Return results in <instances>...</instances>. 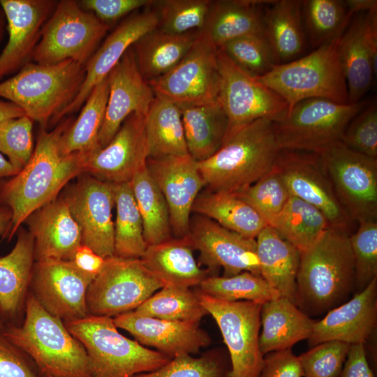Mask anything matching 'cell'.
Returning <instances> with one entry per match:
<instances>
[{"label": "cell", "instance_id": "1", "mask_svg": "<svg viewBox=\"0 0 377 377\" xmlns=\"http://www.w3.org/2000/svg\"><path fill=\"white\" fill-rule=\"evenodd\" d=\"M64 119L52 131L41 128L31 158L17 175L3 184L0 200L12 212L10 239L36 210L58 198L61 190L83 174L82 152L63 156L59 140L73 122Z\"/></svg>", "mask_w": 377, "mask_h": 377}, {"label": "cell", "instance_id": "2", "mask_svg": "<svg viewBox=\"0 0 377 377\" xmlns=\"http://www.w3.org/2000/svg\"><path fill=\"white\" fill-rule=\"evenodd\" d=\"M297 306L310 316L338 306L355 290V268L348 231L330 227L300 253Z\"/></svg>", "mask_w": 377, "mask_h": 377}, {"label": "cell", "instance_id": "3", "mask_svg": "<svg viewBox=\"0 0 377 377\" xmlns=\"http://www.w3.org/2000/svg\"><path fill=\"white\" fill-rule=\"evenodd\" d=\"M1 332L33 360L43 376L91 377L84 346L32 293L26 299L23 324L9 325Z\"/></svg>", "mask_w": 377, "mask_h": 377}, {"label": "cell", "instance_id": "4", "mask_svg": "<svg viewBox=\"0 0 377 377\" xmlns=\"http://www.w3.org/2000/svg\"><path fill=\"white\" fill-rule=\"evenodd\" d=\"M280 151L273 121L260 119L228 135L221 148L198 162V167L208 190L237 193L269 172Z\"/></svg>", "mask_w": 377, "mask_h": 377}, {"label": "cell", "instance_id": "5", "mask_svg": "<svg viewBox=\"0 0 377 377\" xmlns=\"http://www.w3.org/2000/svg\"><path fill=\"white\" fill-rule=\"evenodd\" d=\"M85 75V66L71 59L51 65L29 62L0 82V97L45 128L77 96Z\"/></svg>", "mask_w": 377, "mask_h": 377}, {"label": "cell", "instance_id": "6", "mask_svg": "<svg viewBox=\"0 0 377 377\" xmlns=\"http://www.w3.org/2000/svg\"><path fill=\"white\" fill-rule=\"evenodd\" d=\"M64 323L85 348L91 377H133L154 371L170 360L122 335L112 317L88 315Z\"/></svg>", "mask_w": 377, "mask_h": 377}, {"label": "cell", "instance_id": "7", "mask_svg": "<svg viewBox=\"0 0 377 377\" xmlns=\"http://www.w3.org/2000/svg\"><path fill=\"white\" fill-rule=\"evenodd\" d=\"M340 37L310 54L275 65L267 73L256 77L282 98L288 111L298 102L325 98L348 103V88L339 54Z\"/></svg>", "mask_w": 377, "mask_h": 377}, {"label": "cell", "instance_id": "8", "mask_svg": "<svg viewBox=\"0 0 377 377\" xmlns=\"http://www.w3.org/2000/svg\"><path fill=\"white\" fill-rule=\"evenodd\" d=\"M367 104L364 100L355 103L318 98L301 101L273 122L276 143L281 150L318 154L341 141L348 124Z\"/></svg>", "mask_w": 377, "mask_h": 377}, {"label": "cell", "instance_id": "9", "mask_svg": "<svg viewBox=\"0 0 377 377\" xmlns=\"http://www.w3.org/2000/svg\"><path fill=\"white\" fill-rule=\"evenodd\" d=\"M110 27L82 9L78 1H59L43 27L32 60L51 65L71 59L85 66Z\"/></svg>", "mask_w": 377, "mask_h": 377}, {"label": "cell", "instance_id": "10", "mask_svg": "<svg viewBox=\"0 0 377 377\" xmlns=\"http://www.w3.org/2000/svg\"><path fill=\"white\" fill-rule=\"evenodd\" d=\"M163 287L140 258H105L87 289L88 314L115 317L134 311Z\"/></svg>", "mask_w": 377, "mask_h": 377}, {"label": "cell", "instance_id": "11", "mask_svg": "<svg viewBox=\"0 0 377 377\" xmlns=\"http://www.w3.org/2000/svg\"><path fill=\"white\" fill-rule=\"evenodd\" d=\"M195 292L207 314L216 321L228 348L230 369L227 377H259L264 361L259 347L262 304L227 302Z\"/></svg>", "mask_w": 377, "mask_h": 377}, {"label": "cell", "instance_id": "12", "mask_svg": "<svg viewBox=\"0 0 377 377\" xmlns=\"http://www.w3.org/2000/svg\"><path fill=\"white\" fill-rule=\"evenodd\" d=\"M318 154L352 221H377V158L357 152L341 141Z\"/></svg>", "mask_w": 377, "mask_h": 377}, {"label": "cell", "instance_id": "13", "mask_svg": "<svg viewBox=\"0 0 377 377\" xmlns=\"http://www.w3.org/2000/svg\"><path fill=\"white\" fill-rule=\"evenodd\" d=\"M216 58L220 75L217 101L228 120L226 137L257 119L275 122L287 114L288 105L283 98L238 67L221 49H217Z\"/></svg>", "mask_w": 377, "mask_h": 377}, {"label": "cell", "instance_id": "14", "mask_svg": "<svg viewBox=\"0 0 377 377\" xmlns=\"http://www.w3.org/2000/svg\"><path fill=\"white\" fill-rule=\"evenodd\" d=\"M216 52L217 48L199 35L175 66L148 82L154 94L177 105H200L216 100L220 86Z\"/></svg>", "mask_w": 377, "mask_h": 377}, {"label": "cell", "instance_id": "15", "mask_svg": "<svg viewBox=\"0 0 377 377\" xmlns=\"http://www.w3.org/2000/svg\"><path fill=\"white\" fill-rule=\"evenodd\" d=\"M96 275L85 272L72 260H45L34 263L31 293L42 307L64 323L88 316L86 297Z\"/></svg>", "mask_w": 377, "mask_h": 377}, {"label": "cell", "instance_id": "16", "mask_svg": "<svg viewBox=\"0 0 377 377\" xmlns=\"http://www.w3.org/2000/svg\"><path fill=\"white\" fill-rule=\"evenodd\" d=\"M77 182L63 195L81 232L82 244L103 258L114 256V205L112 184L88 174L79 175Z\"/></svg>", "mask_w": 377, "mask_h": 377}, {"label": "cell", "instance_id": "17", "mask_svg": "<svg viewBox=\"0 0 377 377\" xmlns=\"http://www.w3.org/2000/svg\"><path fill=\"white\" fill-rule=\"evenodd\" d=\"M275 165L291 195L317 208L331 227L348 232L353 221L340 203L318 154L281 150Z\"/></svg>", "mask_w": 377, "mask_h": 377}, {"label": "cell", "instance_id": "18", "mask_svg": "<svg viewBox=\"0 0 377 377\" xmlns=\"http://www.w3.org/2000/svg\"><path fill=\"white\" fill-rule=\"evenodd\" d=\"M145 121V115L133 113L106 146L82 152L83 173L111 184L130 182L147 165Z\"/></svg>", "mask_w": 377, "mask_h": 377}, {"label": "cell", "instance_id": "19", "mask_svg": "<svg viewBox=\"0 0 377 377\" xmlns=\"http://www.w3.org/2000/svg\"><path fill=\"white\" fill-rule=\"evenodd\" d=\"M186 236L193 249L200 252V261L207 267L209 276L220 268L223 269V276L243 272L260 276L256 239L198 214L191 219Z\"/></svg>", "mask_w": 377, "mask_h": 377}, {"label": "cell", "instance_id": "20", "mask_svg": "<svg viewBox=\"0 0 377 377\" xmlns=\"http://www.w3.org/2000/svg\"><path fill=\"white\" fill-rule=\"evenodd\" d=\"M146 166L167 202L172 232L186 237L194 201L205 186L198 162L189 154L170 156L148 158Z\"/></svg>", "mask_w": 377, "mask_h": 377}, {"label": "cell", "instance_id": "21", "mask_svg": "<svg viewBox=\"0 0 377 377\" xmlns=\"http://www.w3.org/2000/svg\"><path fill=\"white\" fill-rule=\"evenodd\" d=\"M55 0H0L6 18L8 40L0 54V80L31 62Z\"/></svg>", "mask_w": 377, "mask_h": 377}, {"label": "cell", "instance_id": "22", "mask_svg": "<svg viewBox=\"0 0 377 377\" xmlns=\"http://www.w3.org/2000/svg\"><path fill=\"white\" fill-rule=\"evenodd\" d=\"M109 95L98 136L100 147L106 146L124 120L133 113L146 116L155 94L136 65L132 47L108 75Z\"/></svg>", "mask_w": 377, "mask_h": 377}, {"label": "cell", "instance_id": "23", "mask_svg": "<svg viewBox=\"0 0 377 377\" xmlns=\"http://www.w3.org/2000/svg\"><path fill=\"white\" fill-rule=\"evenodd\" d=\"M339 54L348 88V103L362 100L377 66V10L357 14L340 36Z\"/></svg>", "mask_w": 377, "mask_h": 377}, {"label": "cell", "instance_id": "24", "mask_svg": "<svg viewBox=\"0 0 377 377\" xmlns=\"http://www.w3.org/2000/svg\"><path fill=\"white\" fill-rule=\"evenodd\" d=\"M129 15L112 31L99 45L85 64V78L74 100L57 117L77 111L84 103L94 87L108 77L126 51L143 35L158 27V17L153 9Z\"/></svg>", "mask_w": 377, "mask_h": 377}, {"label": "cell", "instance_id": "25", "mask_svg": "<svg viewBox=\"0 0 377 377\" xmlns=\"http://www.w3.org/2000/svg\"><path fill=\"white\" fill-rule=\"evenodd\" d=\"M113 319L117 328L129 332L138 343L154 348L170 359L198 353L212 343L211 337L199 323L158 319L133 311Z\"/></svg>", "mask_w": 377, "mask_h": 377}, {"label": "cell", "instance_id": "26", "mask_svg": "<svg viewBox=\"0 0 377 377\" xmlns=\"http://www.w3.org/2000/svg\"><path fill=\"white\" fill-rule=\"evenodd\" d=\"M377 322V277L348 301L328 311L316 321L308 339L312 347L327 341L363 343L374 332Z\"/></svg>", "mask_w": 377, "mask_h": 377}, {"label": "cell", "instance_id": "27", "mask_svg": "<svg viewBox=\"0 0 377 377\" xmlns=\"http://www.w3.org/2000/svg\"><path fill=\"white\" fill-rule=\"evenodd\" d=\"M25 221L34 239L36 261L71 260L82 244L80 230L64 196L40 207Z\"/></svg>", "mask_w": 377, "mask_h": 377}, {"label": "cell", "instance_id": "28", "mask_svg": "<svg viewBox=\"0 0 377 377\" xmlns=\"http://www.w3.org/2000/svg\"><path fill=\"white\" fill-rule=\"evenodd\" d=\"M271 1H212L205 22L199 31V35L218 49L232 40L263 33L265 9L263 6Z\"/></svg>", "mask_w": 377, "mask_h": 377}, {"label": "cell", "instance_id": "29", "mask_svg": "<svg viewBox=\"0 0 377 377\" xmlns=\"http://www.w3.org/2000/svg\"><path fill=\"white\" fill-rule=\"evenodd\" d=\"M256 242L260 276L279 297L297 306L300 252L269 226L260 232Z\"/></svg>", "mask_w": 377, "mask_h": 377}, {"label": "cell", "instance_id": "30", "mask_svg": "<svg viewBox=\"0 0 377 377\" xmlns=\"http://www.w3.org/2000/svg\"><path fill=\"white\" fill-rule=\"evenodd\" d=\"M193 251L187 236L171 237L148 246L140 259L163 286L197 288L209 274L200 269Z\"/></svg>", "mask_w": 377, "mask_h": 377}, {"label": "cell", "instance_id": "31", "mask_svg": "<svg viewBox=\"0 0 377 377\" xmlns=\"http://www.w3.org/2000/svg\"><path fill=\"white\" fill-rule=\"evenodd\" d=\"M316 320L289 300L278 297L262 304L259 347L263 355L291 348L308 339Z\"/></svg>", "mask_w": 377, "mask_h": 377}, {"label": "cell", "instance_id": "32", "mask_svg": "<svg viewBox=\"0 0 377 377\" xmlns=\"http://www.w3.org/2000/svg\"><path fill=\"white\" fill-rule=\"evenodd\" d=\"M34 239L23 228L11 251L0 257V314L14 319L20 313L34 265Z\"/></svg>", "mask_w": 377, "mask_h": 377}, {"label": "cell", "instance_id": "33", "mask_svg": "<svg viewBox=\"0 0 377 377\" xmlns=\"http://www.w3.org/2000/svg\"><path fill=\"white\" fill-rule=\"evenodd\" d=\"M188 154L197 162L213 156L222 146L228 120L216 100L200 105H178Z\"/></svg>", "mask_w": 377, "mask_h": 377}, {"label": "cell", "instance_id": "34", "mask_svg": "<svg viewBox=\"0 0 377 377\" xmlns=\"http://www.w3.org/2000/svg\"><path fill=\"white\" fill-rule=\"evenodd\" d=\"M302 6L300 0H279L265 9L263 34L277 64L299 58L305 48Z\"/></svg>", "mask_w": 377, "mask_h": 377}, {"label": "cell", "instance_id": "35", "mask_svg": "<svg viewBox=\"0 0 377 377\" xmlns=\"http://www.w3.org/2000/svg\"><path fill=\"white\" fill-rule=\"evenodd\" d=\"M199 31L169 34L156 28L140 37L132 46L136 65L149 82L168 73L188 52Z\"/></svg>", "mask_w": 377, "mask_h": 377}, {"label": "cell", "instance_id": "36", "mask_svg": "<svg viewBox=\"0 0 377 377\" xmlns=\"http://www.w3.org/2000/svg\"><path fill=\"white\" fill-rule=\"evenodd\" d=\"M192 212L250 239H256L267 226L260 215L235 193L207 190L198 195Z\"/></svg>", "mask_w": 377, "mask_h": 377}, {"label": "cell", "instance_id": "37", "mask_svg": "<svg viewBox=\"0 0 377 377\" xmlns=\"http://www.w3.org/2000/svg\"><path fill=\"white\" fill-rule=\"evenodd\" d=\"M145 121L148 158L188 154L181 111L176 103L155 95Z\"/></svg>", "mask_w": 377, "mask_h": 377}, {"label": "cell", "instance_id": "38", "mask_svg": "<svg viewBox=\"0 0 377 377\" xmlns=\"http://www.w3.org/2000/svg\"><path fill=\"white\" fill-rule=\"evenodd\" d=\"M269 226L302 253L311 247L330 227V224L317 208L290 195L283 209Z\"/></svg>", "mask_w": 377, "mask_h": 377}, {"label": "cell", "instance_id": "39", "mask_svg": "<svg viewBox=\"0 0 377 377\" xmlns=\"http://www.w3.org/2000/svg\"><path fill=\"white\" fill-rule=\"evenodd\" d=\"M109 95L108 77L90 92L78 117L61 135L59 151L66 156L90 151L96 147Z\"/></svg>", "mask_w": 377, "mask_h": 377}, {"label": "cell", "instance_id": "40", "mask_svg": "<svg viewBox=\"0 0 377 377\" xmlns=\"http://www.w3.org/2000/svg\"><path fill=\"white\" fill-rule=\"evenodd\" d=\"M130 183L142 219L147 246L170 239L172 232L168 207L147 166L140 170Z\"/></svg>", "mask_w": 377, "mask_h": 377}, {"label": "cell", "instance_id": "41", "mask_svg": "<svg viewBox=\"0 0 377 377\" xmlns=\"http://www.w3.org/2000/svg\"><path fill=\"white\" fill-rule=\"evenodd\" d=\"M116 219L114 223V256L141 258L147 246L142 219L130 182L112 184Z\"/></svg>", "mask_w": 377, "mask_h": 377}, {"label": "cell", "instance_id": "42", "mask_svg": "<svg viewBox=\"0 0 377 377\" xmlns=\"http://www.w3.org/2000/svg\"><path fill=\"white\" fill-rule=\"evenodd\" d=\"M302 13L305 35L315 49L340 37L353 17L339 0L302 1Z\"/></svg>", "mask_w": 377, "mask_h": 377}, {"label": "cell", "instance_id": "43", "mask_svg": "<svg viewBox=\"0 0 377 377\" xmlns=\"http://www.w3.org/2000/svg\"><path fill=\"white\" fill-rule=\"evenodd\" d=\"M147 317L168 320L200 323L207 314L195 290L165 286L133 311Z\"/></svg>", "mask_w": 377, "mask_h": 377}, {"label": "cell", "instance_id": "44", "mask_svg": "<svg viewBox=\"0 0 377 377\" xmlns=\"http://www.w3.org/2000/svg\"><path fill=\"white\" fill-rule=\"evenodd\" d=\"M196 290L227 302L251 301L263 304L279 297L261 276L249 272L230 276H209Z\"/></svg>", "mask_w": 377, "mask_h": 377}, {"label": "cell", "instance_id": "45", "mask_svg": "<svg viewBox=\"0 0 377 377\" xmlns=\"http://www.w3.org/2000/svg\"><path fill=\"white\" fill-rule=\"evenodd\" d=\"M210 0H161L150 6L158 17L160 30L173 34L200 31L206 20Z\"/></svg>", "mask_w": 377, "mask_h": 377}, {"label": "cell", "instance_id": "46", "mask_svg": "<svg viewBox=\"0 0 377 377\" xmlns=\"http://www.w3.org/2000/svg\"><path fill=\"white\" fill-rule=\"evenodd\" d=\"M235 193L249 204L267 226L281 212L291 195L275 165L255 183Z\"/></svg>", "mask_w": 377, "mask_h": 377}, {"label": "cell", "instance_id": "47", "mask_svg": "<svg viewBox=\"0 0 377 377\" xmlns=\"http://www.w3.org/2000/svg\"><path fill=\"white\" fill-rule=\"evenodd\" d=\"M230 361L221 350L214 349L199 357L183 355L172 359L161 367L133 377H227Z\"/></svg>", "mask_w": 377, "mask_h": 377}, {"label": "cell", "instance_id": "48", "mask_svg": "<svg viewBox=\"0 0 377 377\" xmlns=\"http://www.w3.org/2000/svg\"><path fill=\"white\" fill-rule=\"evenodd\" d=\"M219 49L238 67L254 77L264 75L277 64L263 33L232 40Z\"/></svg>", "mask_w": 377, "mask_h": 377}, {"label": "cell", "instance_id": "49", "mask_svg": "<svg viewBox=\"0 0 377 377\" xmlns=\"http://www.w3.org/2000/svg\"><path fill=\"white\" fill-rule=\"evenodd\" d=\"M358 223L356 232L350 235L356 293L362 290L377 277V221Z\"/></svg>", "mask_w": 377, "mask_h": 377}, {"label": "cell", "instance_id": "50", "mask_svg": "<svg viewBox=\"0 0 377 377\" xmlns=\"http://www.w3.org/2000/svg\"><path fill=\"white\" fill-rule=\"evenodd\" d=\"M33 122L24 114L0 124V152L8 158L17 172L26 165L34 149Z\"/></svg>", "mask_w": 377, "mask_h": 377}, {"label": "cell", "instance_id": "51", "mask_svg": "<svg viewBox=\"0 0 377 377\" xmlns=\"http://www.w3.org/2000/svg\"><path fill=\"white\" fill-rule=\"evenodd\" d=\"M350 344L327 341L298 356L304 377H339Z\"/></svg>", "mask_w": 377, "mask_h": 377}, {"label": "cell", "instance_id": "52", "mask_svg": "<svg viewBox=\"0 0 377 377\" xmlns=\"http://www.w3.org/2000/svg\"><path fill=\"white\" fill-rule=\"evenodd\" d=\"M351 149L377 158V105L369 103L350 121L341 140Z\"/></svg>", "mask_w": 377, "mask_h": 377}, {"label": "cell", "instance_id": "53", "mask_svg": "<svg viewBox=\"0 0 377 377\" xmlns=\"http://www.w3.org/2000/svg\"><path fill=\"white\" fill-rule=\"evenodd\" d=\"M0 377H45L33 360L0 330Z\"/></svg>", "mask_w": 377, "mask_h": 377}, {"label": "cell", "instance_id": "54", "mask_svg": "<svg viewBox=\"0 0 377 377\" xmlns=\"http://www.w3.org/2000/svg\"><path fill=\"white\" fill-rule=\"evenodd\" d=\"M153 0H82L80 7L93 13L101 22L108 25L134 12L140 8L152 5Z\"/></svg>", "mask_w": 377, "mask_h": 377}, {"label": "cell", "instance_id": "55", "mask_svg": "<svg viewBox=\"0 0 377 377\" xmlns=\"http://www.w3.org/2000/svg\"><path fill=\"white\" fill-rule=\"evenodd\" d=\"M259 377H303L298 356L291 348L265 355Z\"/></svg>", "mask_w": 377, "mask_h": 377}, {"label": "cell", "instance_id": "56", "mask_svg": "<svg viewBox=\"0 0 377 377\" xmlns=\"http://www.w3.org/2000/svg\"><path fill=\"white\" fill-rule=\"evenodd\" d=\"M339 377H375L363 343L352 344Z\"/></svg>", "mask_w": 377, "mask_h": 377}, {"label": "cell", "instance_id": "57", "mask_svg": "<svg viewBox=\"0 0 377 377\" xmlns=\"http://www.w3.org/2000/svg\"><path fill=\"white\" fill-rule=\"evenodd\" d=\"M105 260L89 246L81 244L71 260L81 270L96 276L103 268Z\"/></svg>", "mask_w": 377, "mask_h": 377}, {"label": "cell", "instance_id": "58", "mask_svg": "<svg viewBox=\"0 0 377 377\" xmlns=\"http://www.w3.org/2000/svg\"><path fill=\"white\" fill-rule=\"evenodd\" d=\"M344 3L353 15L377 10L376 0H346Z\"/></svg>", "mask_w": 377, "mask_h": 377}, {"label": "cell", "instance_id": "59", "mask_svg": "<svg viewBox=\"0 0 377 377\" xmlns=\"http://www.w3.org/2000/svg\"><path fill=\"white\" fill-rule=\"evenodd\" d=\"M24 114V112L17 105L0 99V124L8 119L20 117Z\"/></svg>", "mask_w": 377, "mask_h": 377}, {"label": "cell", "instance_id": "60", "mask_svg": "<svg viewBox=\"0 0 377 377\" xmlns=\"http://www.w3.org/2000/svg\"><path fill=\"white\" fill-rule=\"evenodd\" d=\"M12 216L10 209L0 200V236L8 238Z\"/></svg>", "mask_w": 377, "mask_h": 377}, {"label": "cell", "instance_id": "61", "mask_svg": "<svg viewBox=\"0 0 377 377\" xmlns=\"http://www.w3.org/2000/svg\"><path fill=\"white\" fill-rule=\"evenodd\" d=\"M17 173V170L0 152V179L6 177H12Z\"/></svg>", "mask_w": 377, "mask_h": 377}, {"label": "cell", "instance_id": "62", "mask_svg": "<svg viewBox=\"0 0 377 377\" xmlns=\"http://www.w3.org/2000/svg\"><path fill=\"white\" fill-rule=\"evenodd\" d=\"M6 29V18L4 11L0 5V43L4 38L5 31Z\"/></svg>", "mask_w": 377, "mask_h": 377}, {"label": "cell", "instance_id": "63", "mask_svg": "<svg viewBox=\"0 0 377 377\" xmlns=\"http://www.w3.org/2000/svg\"><path fill=\"white\" fill-rule=\"evenodd\" d=\"M1 330V319L0 318V330Z\"/></svg>", "mask_w": 377, "mask_h": 377}, {"label": "cell", "instance_id": "64", "mask_svg": "<svg viewBox=\"0 0 377 377\" xmlns=\"http://www.w3.org/2000/svg\"><path fill=\"white\" fill-rule=\"evenodd\" d=\"M45 377H51V376H45Z\"/></svg>", "mask_w": 377, "mask_h": 377}]
</instances>
